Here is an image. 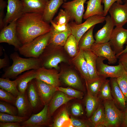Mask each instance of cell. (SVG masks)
<instances>
[{
	"label": "cell",
	"instance_id": "cell-1",
	"mask_svg": "<svg viewBox=\"0 0 127 127\" xmlns=\"http://www.w3.org/2000/svg\"><path fill=\"white\" fill-rule=\"evenodd\" d=\"M51 29L49 24L44 20L43 14L39 13H24L16 22L17 35L22 45L49 32Z\"/></svg>",
	"mask_w": 127,
	"mask_h": 127
},
{
	"label": "cell",
	"instance_id": "cell-2",
	"mask_svg": "<svg viewBox=\"0 0 127 127\" xmlns=\"http://www.w3.org/2000/svg\"><path fill=\"white\" fill-rule=\"evenodd\" d=\"M10 56L13 61L12 64L5 70L2 78H14L25 71L36 70L42 67V60L40 58H23L16 52L11 54Z\"/></svg>",
	"mask_w": 127,
	"mask_h": 127
},
{
	"label": "cell",
	"instance_id": "cell-3",
	"mask_svg": "<svg viewBox=\"0 0 127 127\" xmlns=\"http://www.w3.org/2000/svg\"><path fill=\"white\" fill-rule=\"evenodd\" d=\"M51 36L50 31L31 42L22 45L18 50L21 55L26 57L38 58L48 45Z\"/></svg>",
	"mask_w": 127,
	"mask_h": 127
},
{
	"label": "cell",
	"instance_id": "cell-4",
	"mask_svg": "<svg viewBox=\"0 0 127 127\" xmlns=\"http://www.w3.org/2000/svg\"><path fill=\"white\" fill-rule=\"evenodd\" d=\"M105 118L104 127H119L122 126L123 111L116 107L113 100H103Z\"/></svg>",
	"mask_w": 127,
	"mask_h": 127
},
{
	"label": "cell",
	"instance_id": "cell-5",
	"mask_svg": "<svg viewBox=\"0 0 127 127\" xmlns=\"http://www.w3.org/2000/svg\"><path fill=\"white\" fill-rule=\"evenodd\" d=\"M105 16L95 15L89 17L84 22L77 24L75 22L69 23L71 31V34L75 37L78 43L82 36L91 28L105 21Z\"/></svg>",
	"mask_w": 127,
	"mask_h": 127
},
{
	"label": "cell",
	"instance_id": "cell-6",
	"mask_svg": "<svg viewBox=\"0 0 127 127\" xmlns=\"http://www.w3.org/2000/svg\"><path fill=\"white\" fill-rule=\"evenodd\" d=\"M106 58L102 57H97L96 59V69L99 76L106 78H117L121 76L126 71L122 65L119 63L116 66H110L104 63L103 61Z\"/></svg>",
	"mask_w": 127,
	"mask_h": 127
},
{
	"label": "cell",
	"instance_id": "cell-7",
	"mask_svg": "<svg viewBox=\"0 0 127 127\" xmlns=\"http://www.w3.org/2000/svg\"><path fill=\"white\" fill-rule=\"evenodd\" d=\"M17 20L11 22L8 25L1 30L0 43H5L12 45L16 50H18L22 45L17 35L16 29Z\"/></svg>",
	"mask_w": 127,
	"mask_h": 127
},
{
	"label": "cell",
	"instance_id": "cell-8",
	"mask_svg": "<svg viewBox=\"0 0 127 127\" xmlns=\"http://www.w3.org/2000/svg\"><path fill=\"white\" fill-rule=\"evenodd\" d=\"M87 0H74L64 2L62 5L70 15L72 20L77 24L82 23L84 11V4Z\"/></svg>",
	"mask_w": 127,
	"mask_h": 127
},
{
	"label": "cell",
	"instance_id": "cell-9",
	"mask_svg": "<svg viewBox=\"0 0 127 127\" xmlns=\"http://www.w3.org/2000/svg\"><path fill=\"white\" fill-rule=\"evenodd\" d=\"M108 12L116 27H123L127 22V3L123 5L115 2L110 8Z\"/></svg>",
	"mask_w": 127,
	"mask_h": 127
},
{
	"label": "cell",
	"instance_id": "cell-10",
	"mask_svg": "<svg viewBox=\"0 0 127 127\" xmlns=\"http://www.w3.org/2000/svg\"><path fill=\"white\" fill-rule=\"evenodd\" d=\"M7 0V12L3 20V28L17 20L24 13L23 5L20 0Z\"/></svg>",
	"mask_w": 127,
	"mask_h": 127
},
{
	"label": "cell",
	"instance_id": "cell-11",
	"mask_svg": "<svg viewBox=\"0 0 127 127\" xmlns=\"http://www.w3.org/2000/svg\"><path fill=\"white\" fill-rule=\"evenodd\" d=\"M110 42L104 43L95 42L91 46V50L97 57H102L108 60L109 64H114L117 61L116 54L113 50Z\"/></svg>",
	"mask_w": 127,
	"mask_h": 127
},
{
	"label": "cell",
	"instance_id": "cell-12",
	"mask_svg": "<svg viewBox=\"0 0 127 127\" xmlns=\"http://www.w3.org/2000/svg\"><path fill=\"white\" fill-rule=\"evenodd\" d=\"M37 90L42 105L49 104L57 91V87L37 79H34Z\"/></svg>",
	"mask_w": 127,
	"mask_h": 127
},
{
	"label": "cell",
	"instance_id": "cell-13",
	"mask_svg": "<svg viewBox=\"0 0 127 127\" xmlns=\"http://www.w3.org/2000/svg\"><path fill=\"white\" fill-rule=\"evenodd\" d=\"M48 105H45L42 110L32 114L27 120L21 123V127H39L48 124L50 118L48 116Z\"/></svg>",
	"mask_w": 127,
	"mask_h": 127
},
{
	"label": "cell",
	"instance_id": "cell-14",
	"mask_svg": "<svg viewBox=\"0 0 127 127\" xmlns=\"http://www.w3.org/2000/svg\"><path fill=\"white\" fill-rule=\"evenodd\" d=\"M109 42L114 48L116 55L124 50V45L127 42V29L122 27L114 29Z\"/></svg>",
	"mask_w": 127,
	"mask_h": 127
},
{
	"label": "cell",
	"instance_id": "cell-15",
	"mask_svg": "<svg viewBox=\"0 0 127 127\" xmlns=\"http://www.w3.org/2000/svg\"><path fill=\"white\" fill-rule=\"evenodd\" d=\"M36 79L55 87H59L60 75L56 71L41 67L36 70Z\"/></svg>",
	"mask_w": 127,
	"mask_h": 127
},
{
	"label": "cell",
	"instance_id": "cell-16",
	"mask_svg": "<svg viewBox=\"0 0 127 127\" xmlns=\"http://www.w3.org/2000/svg\"><path fill=\"white\" fill-rule=\"evenodd\" d=\"M105 24L95 34V42L104 43L109 41L114 25L110 16H105Z\"/></svg>",
	"mask_w": 127,
	"mask_h": 127
},
{
	"label": "cell",
	"instance_id": "cell-17",
	"mask_svg": "<svg viewBox=\"0 0 127 127\" xmlns=\"http://www.w3.org/2000/svg\"><path fill=\"white\" fill-rule=\"evenodd\" d=\"M111 95L116 105L124 111L127 105V98L123 94L117 82L116 78L110 79Z\"/></svg>",
	"mask_w": 127,
	"mask_h": 127
},
{
	"label": "cell",
	"instance_id": "cell-18",
	"mask_svg": "<svg viewBox=\"0 0 127 127\" xmlns=\"http://www.w3.org/2000/svg\"><path fill=\"white\" fill-rule=\"evenodd\" d=\"M15 106L17 109L19 116L29 118L33 112L26 91L24 93L19 92L16 98Z\"/></svg>",
	"mask_w": 127,
	"mask_h": 127
},
{
	"label": "cell",
	"instance_id": "cell-19",
	"mask_svg": "<svg viewBox=\"0 0 127 127\" xmlns=\"http://www.w3.org/2000/svg\"><path fill=\"white\" fill-rule=\"evenodd\" d=\"M69 96L63 92L57 91L55 92L48 105V116L50 118L55 111L61 106L74 99Z\"/></svg>",
	"mask_w": 127,
	"mask_h": 127
},
{
	"label": "cell",
	"instance_id": "cell-20",
	"mask_svg": "<svg viewBox=\"0 0 127 127\" xmlns=\"http://www.w3.org/2000/svg\"><path fill=\"white\" fill-rule=\"evenodd\" d=\"M72 62L85 81H90V78L83 50H79L77 54L72 59Z\"/></svg>",
	"mask_w": 127,
	"mask_h": 127
},
{
	"label": "cell",
	"instance_id": "cell-21",
	"mask_svg": "<svg viewBox=\"0 0 127 127\" xmlns=\"http://www.w3.org/2000/svg\"><path fill=\"white\" fill-rule=\"evenodd\" d=\"M23 5L24 13L37 12L43 14L49 0H20Z\"/></svg>",
	"mask_w": 127,
	"mask_h": 127
},
{
	"label": "cell",
	"instance_id": "cell-22",
	"mask_svg": "<svg viewBox=\"0 0 127 127\" xmlns=\"http://www.w3.org/2000/svg\"><path fill=\"white\" fill-rule=\"evenodd\" d=\"M83 50L90 78V81L96 79L99 77L97 74L96 69L97 57L91 49Z\"/></svg>",
	"mask_w": 127,
	"mask_h": 127
},
{
	"label": "cell",
	"instance_id": "cell-23",
	"mask_svg": "<svg viewBox=\"0 0 127 127\" xmlns=\"http://www.w3.org/2000/svg\"><path fill=\"white\" fill-rule=\"evenodd\" d=\"M64 2V0H49L47 2L43 14L44 20L48 23H50Z\"/></svg>",
	"mask_w": 127,
	"mask_h": 127
},
{
	"label": "cell",
	"instance_id": "cell-24",
	"mask_svg": "<svg viewBox=\"0 0 127 127\" xmlns=\"http://www.w3.org/2000/svg\"><path fill=\"white\" fill-rule=\"evenodd\" d=\"M26 91L33 112H36L40 105L42 104L37 90L34 79L28 83Z\"/></svg>",
	"mask_w": 127,
	"mask_h": 127
},
{
	"label": "cell",
	"instance_id": "cell-25",
	"mask_svg": "<svg viewBox=\"0 0 127 127\" xmlns=\"http://www.w3.org/2000/svg\"><path fill=\"white\" fill-rule=\"evenodd\" d=\"M51 36L48 45L55 47L64 46L69 36L71 34L70 28L62 32L55 31L51 26Z\"/></svg>",
	"mask_w": 127,
	"mask_h": 127
},
{
	"label": "cell",
	"instance_id": "cell-26",
	"mask_svg": "<svg viewBox=\"0 0 127 127\" xmlns=\"http://www.w3.org/2000/svg\"><path fill=\"white\" fill-rule=\"evenodd\" d=\"M62 81L67 85L82 91L83 90L81 80L74 71H68L63 73L60 76Z\"/></svg>",
	"mask_w": 127,
	"mask_h": 127
},
{
	"label": "cell",
	"instance_id": "cell-27",
	"mask_svg": "<svg viewBox=\"0 0 127 127\" xmlns=\"http://www.w3.org/2000/svg\"><path fill=\"white\" fill-rule=\"evenodd\" d=\"M37 76L36 70L32 69L18 77L15 80L19 91L21 93L25 92L26 91L29 83L36 79Z\"/></svg>",
	"mask_w": 127,
	"mask_h": 127
},
{
	"label": "cell",
	"instance_id": "cell-28",
	"mask_svg": "<svg viewBox=\"0 0 127 127\" xmlns=\"http://www.w3.org/2000/svg\"><path fill=\"white\" fill-rule=\"evenodd\" d=\"M102 0H89L87 4L86 11L83 18L86 19L88 18L95 15L103 16L104 9L101 4Z\"/></svg>",
	"mask_w": 127,
	"mask_h": 127
},
{
	"label": "cell",
	"instance_id": "cell-29",
	"mask_svg": "<svg viewBox=\"0 0 127 127\" xmlns=\"http://www.w3.org/2000/svg\"><path fill=\"white\" fill-rule=\"evenodd\" d=\"M51 126L53 127H74L66 107L63 108L59 112Z\"/></svg>",
	"mask_w": 127,
	"mask_h": 127
},
{
	"label": "cell",
	"instance_id": "cell-30",
	"mask_svg": "<svg viewBox=\"0 0 127 127\" xmlns=\"http://www.w3.org/2000/svg\"><path fill=\"white\" fill-rule=\"evenodd\" d=\"M46 58L42 64V67L48 69L54 68L57 69L59 68L58 64L59 63L67 61L63 55L57 53L50 54Z\"/></svg>",
	"mask_w": 127,
	"mask_h": 127
},
{
	"label": "cell",
	"instance_id": "cell-31",
	"mask_svg": "<svg viewBox=\"0 0 127 127\" xmlns=\"http://www.w3.org/2000/svg\"><path fill=\"white\" fill-rule=\"evenodd\" d=\"M95 26L91 28L81 37L78 44L79 50L91 49L95 42L93 35V31Z\"/></svg>",
	"mask_w": 127,
	"mask_h": 127
},
{
	"label": "cell",
	"instance_id": "cell-32",
	"mask_svg": "<svg viewBox=\"0 0 127 127\" xmlns=\"http://www.w3.org/2000/svg\"><path fill=\"white\" fill-rule=\"evenodd\" d=\"M105 111L103 104L99 103L97 108L91 117L90 120L93 127H104L103 123Z\"/></svg>",
	"mask_w": 127,
	"mask_h": 127
},
{
	"label": "cell",
	"instance_id": "cell-33",
	"mask_svg": "<svg viewBox=\"0 0 127 127\" xmlns=\"http://www.w3.org/2000/svg\"><path fill=\"white\" fill-rule=\"evenodd\" d=\"M98 97L94 96L87 91L85 104L86 115L88 118L90 117L97 108L99 103Z\"/></svg>",
	"mask_w": 127,
	"mask_h": 127
},
{
	"label": "cell",
	"instance_id": "cell-34",
	"mask_svg": "<svg viewBox=\"0 0 127 127\" xmlns=\"http://www.w3.org/2000/svg\"><path fill=\"white\" fill-rule=\"evenodd\" d=\"M106 79V78L99 76L98 78L95 80L85 81L87 91L92 95L98 97L101 87Z\"/></svg>",
	"mask_w": 127,
	"mask_h": 127
},
{
	"label": "cell",
	"instance_id": "cell-35",
	"mask_svg": "<svg viewBox=\"0 0 127 127\" xmlns=\"http://www.w3.org/2000/svg\"><path fill=\"white\" fill-rule=\"evenodd\" d=\"M0 87L10 92L16 97L19 93L15 80L11 81L9 78H0Z\"/></svg>",
	"mask_w": 127,
	"mask_h": 127
},
{
	"label": "cell",
	"instance_id": "cell-36",
	"mask_svg": "<svg viewBox=\"0 0 127 127\" xmlns=\"http://www.w3.org/2000/svg\"><path fill=\"white\" fill-rule=\"evenodd\" d=\"M64 47L65 49L71 57H74L78 53V43L75 37L72 34L68 38Z\"/></svg>",
	"mask_w": 127,
	"mask_h": 127
},
{
	"label": "cell",
	"instance_id": "cell-37",
	"mask_svg": "<svg viewBox=\"0 0 127 127\" xmlns=\"http://www.w3.org/2000/svg\"><path fill=\"white\" fill-rule=\"evenodd\" d=\"M110 80L106 79L102 85L98 95L99 99L103 100H113L111 95Z\"/></svg>",
	"mask_w": 127,
	"mask_h": 127
},
{
	"label": "cell",
	"instance_id": "cell-38",
	"mask_svg": "<svg viewBox=\"0 0 127 127\" xmlns=\"http://www.w3.org/2000/svg\"><path fill=\"white\" fill-rule=\"evenodd\" d=\"M29 118L4 113L0 112V122H15L20 123L27 120Z\"/></svg>",
	"mask_w": 127,
	"mask_h": 127
},
{
	"label": "cell",
	"instance_id": "cell-39",
	"mask_svg": "<svg viewBox=\"0 0 127 127\" xmlns=\"http://www.w3.org/2000/svg\"><path fill=\"white\" fill-rule=\"evenodd\" d=\"M57 91H61L68 96L79 99H82L84 93L81 91L75 89L70 87L64 88L60 87H57Z\"/></svg>",
	"mask_w": 127,
	"mask_h": 127
},
{
	"label": "cell",
	"instance_id": "cell-40",
	"mask_svg": "<svg viewBox=\"0 0 127 127\" xmlns=\"http://www.w3.org/2000/svg\"><path fill=\"white\" fill-rule=\"evenodd\" d=\"M6 102L0 101V112L10 115H17L18 110L17 107Z\"/></svg>",
	"mask_w": 127,
	"mask_h": 127
},
{
	"label": "cell",
	"instance_id": "cell-41",
	"mask_svg": "<svg viewBox=\"0 0 127 127\" xmlns=\"http://www.w3.org/2000/svg\"><path fill=\"white\" fill-rule=\"evenodd\" d=\"M72 20L69 14L64 10H60L58 15L53 21L57 24H68Z\"/></svg>",
	"mask_w": 127,
	"mask_h": 127
},
{
	"label": "cell",
	"instance_id": "cell-42",
	"mask_svg": "<svg viewBox=\"0 0 127 127\" xmlns=\"http://www.w3.org/2000/svg\"><path fill=\"white\" fill-rule=\"evenodd\" d=\"M16 98L10 92L0 88V99L1 101L15 105Z\"/></svg>",
	"mask_w": 127,
	"mask_h": 127
},
{
	"label": "cell",
	"instance_id": "cell-43",
	"mask_svg": "<svg viewBox=\"0 0 127 127\" xmlns=\"http://www.w3.org/2000/svg\"><path fill=\"white\" fill-rule=\"evenodd\" d=\"M116 80L122 91L127 98V72H125L121 76L117 78Z\"/></svg>",
	"mask_w": 127,
	"mask_h": 127
},
{
	"label": "cell",
	"instance_id": "cell-44",
	"mask_svg": "<svg viewBox=\"0 0 127 127\" xmlns=\"http://www.w3.org/2000/svg\"><path fill=\"white\" fill-rule=\"evenodd\" d=\"M71 114L74 116L82 115L84 111L81 105L79 103H75L72 105L71 109Z\"/></svg>",
	"mask_w": 127,
	"mask_h": 127
},
{
	"label": "cell",
	"instance_id": "cell-45",
	"mask_svg": "<svg viewBox=\"0 0 127 127\" xmlns=\"http://www.w3.org/2000/svg\"><path fill=\"white\" fill-rule=\"evenodd\" d=\"M50 23L51 24V26L54 30L57 32H60L66 31L70 28L69 24H57L55 23L52 20L51 21Z\"/></svg>",
	"mask_w": 127,
	"mask_h": 127
},
{
	"label": "cell",
	"instance_id": "cell-46",
	"mask_svg": "<svg viewBox=\"0 0 127 127\" xmlns=\"http://www.w3.org/2000/svg\"><path fill=\"white\" fill-rule=\"evenodd\" d=\"M122 0H102V3L104 4L103 16H106L107 14L108 10L111 7L115 2L121 4Z\"/></svg>",
	"mask_w": 127,
	"mask_h": 127
},
{
	"label": "cell",
	"instance_id": "cell-47",
	"mask_svg": "<svg viewBox=\"0 0 127 127\" xmlns=\"http://www.w3.org/2000/svg\"><path fill=\"white\" fill-rule=\"evenodd\" d=\"M72 124L74 127H90L89 124L83 121L75 118L72 117L70 118Z\"/></svg>",
	"mask_w": 127,
	"mask_h": 127
},
{
	"label": "cell",
	"instance_id": "cell-48",
	"mask_svg": "<svg viewBox=\"0 0 127 127\" xmlns=\"http://www.w3.org/2000/svg\"><path fill=\"white\" fill-rule=\"evenodd\" d=\"M118 58L119 59V63L122 65L127 72V52L121 54Z\"/></svg>",
	"mask_w": 127,
	"mask_h": 127
},
{
	"label": "cell",
	"instance_id": "cell-49",
	"mask_svg": "<svg viewBox=\"0 0 127 127\" xmlns=\"http://www.w3.org/2000/svg\"><path fill=\"white\" fill-rule=\"evenodd\" d=\"M21 123L19 122H0V127H21Z\"/></svg>",
	"mask_w": 127,
	"mask_h": 127
},
{
	"label": "cell",
	"instance_id": "cell-50",
	"mask_svg": "<svg viewBox=\"0 0 127 127\" xmlns=\"http://www.w3.org/2000/svg\"><path fill=\"white\" fill-rule=\"evenodd\" d=\"M8 59L7 56L5 54L3 59H0V69L4 68L7 66L9 63Z\"/></svg>",
	"mask_w": 127,
	"mask_h": 127
},
{
	"label": "cell",
	"instance_id": "cell-51",
	"mask_svg": "<svg viewBox=\"0 0 127 127\" xmlns=\"http://www.w3.org/2000/svg\"><path fill=\"white\" fill-rule=\"evenodd\" d=\"M122 126L123 127H127V105L125 109L123 111Z\"/></svg>",
	"mask_w": 127,
	"mask_h": 127
},
{
	"label": "cell",
	"instance_id": "cell-52",
	"mask_svg": "<svg viewBox=\"0 0 127 127\" xmlns=\"http://www.w3.org/2000/svg\"><path fill=\"white\" fill-rule=\"evenodd\" d=\"M7 3L6 1L4 0H0V6L4 7L7 6Z\"/></svg>",
	"mask_w": 127,
	"mask_h": 127
},
{
	"label": "cell",
	"instance_id": "cell-53",
	"mask_svg": "<svg viewBox=\"0 0 127 127\" xmlns=\"http://www.w3.org/2000/svg\"><path fill=\"white\" fill-rule=\"evenodd\" d=\"M126 47L120 53H119L116 55V56L118 58L119 55L121 54L127 52V42L126 43Z\"/></svg>",
	"mask_w": 127,
	"mask_h": 127
},
{
	"label": "cell",
	"instance_id": "cell-54",
	"mask_svg": "<svg viewBox=\"0 0 127 127\" xmlns=\"http://www.w3.org/2000/svg\"><path fill=\"white\" fill-rule=\"evenodd\" d=\"M125 3H127V0H125Z\"/></svg>",
	"mask_w": 127,
	"mask_h": 127
},
{
	"label": "cell",
	"instance_id": "cell-55",
	"mask_svg": "<svg viewBox=\"0 0 127 127\" xmlns=\"http://www.w3.org/2000/svg\"><path fill=\"white\" fill-rule=\"evenodd\" d=\"M64 2H66L67 0H64Z\"/></svg>",
	"mask_w": 127,
	"mask_h": 127
}]
</instances>
